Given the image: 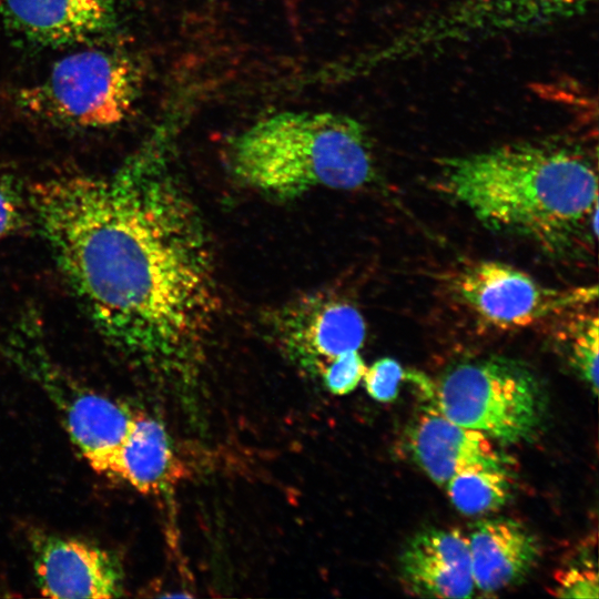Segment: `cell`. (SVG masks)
Wrapping results in <instances>:
<instances>
[{"instance_id": "11", "label": "cell", "mask_w": 599, "mask_h": 599, "mask_svg": "<svg viewBox=\"0 0 599 599\" xmlns=\"http://www.w3.org/2000/svg\"><path fill=\"white\" fill-rule=\"evenodd\" d=\"M485 434L446 417L433 403L409 424L406 448L417 466L437 485L474 468L510 469L511 458Z\"/></svg>"}, {"instance_id": "18", "label": "cell", "mask_w": 599, "mask_h": 599, "mask_svg": "<svg viewBox=\"0 0 599 599\" xmlns=\"http://www.w3.org/2000/svg\"><path fill=\"white\" fill-rule=\"evenodd\" d=\"M405 372L400 364L389 357L374 362L363 376L364 386L368 395L377 402H393L397 395Z\"/></svg>"}, {"instance_id": "12", "label": "cell", "mask_w": 599, "mask_h": 599, "mask_svg": "<svg viewBox=\"0 0 599 599\" xmlns=\"http://www.w3.org/2000/svg\"><path fill=\"white\" fill-rule=\"evenodd\" d=\"M399 577L414 596L473 597L475 583L467 537L458 529L418 531L400 552Z\"/></svg>"}, {"instance_id": "13", "label": "cell", "mask_w": 599, "mask_h": 599, "mask_svg": "<svg viewBox=\"0 0 599 599\" xmlns=\"http://www.w3.org/2000/svg\"><path fill=\"white\" fill-rule=\"evenodd\" d=\"M467 540L475 587L487 593L518 585L541 555L536 536L506 517L477 521Z\"/></svg>"}, {"instance_id": "14", "label": "cell", "mask_w": 599, "mask_h": 599, "mask_svg": "<svg viewBox=\"0 0 599 599\" xmlns=\"http://www.w3.org/2000/svg\"><path fill=\"white\" fill-rule=\"evenodd\" d=\"M184 475L185 468L164 425L135 412L116 454L113 479L143 495L161 496L171 493Z\"/></svg>"}, {"instance_id": "4", "label": "cell", "mask_w": 599, "mask_h": 599, "mask_svg": "<svg viewBox=\"0 0 599 599\" xmlns=\"http://www.w3.org/2000/svg\"><path fill=\"white\" fill-rule=\"evenodd\" d=\"M142 70L120 48L88 44L57 60L38 81L18 89L14 105L29 118L77 130L122 124L142 89Z\"/></svg>"}, {"instance_id": "8", "label": "cell", "mask_w": 599, "mask_h": 599, "mask_svg": "<svg viewBox=\"0 0 599 599\" xmlns=\"http://www.w3.org/2000/svg\"><path fill=\"white\" fill-rule=\"evenodd\" d=\"M266 324L292 359L318 374L335 357L358 351L366 337V323L358 308L324 293L297 297L274 308Z\"/></svg>"}, {"instance_id": "16", "label": "cell", "mask_w": 599, "mask_h": 599, "mask_svg": "<svg viewBox=\"0 0 599 599\" xmlns=\"http://www.w3.org/2000/svg\"><path fill=\"white\" fill-rule=\"evenodd\" d=\"M598 317L576 314L565 319L557 332V339L564 346L572 368L590 386L593 395L598 392Z\"/></svg>"}, {"instance_id": "20", "label": "cell", "mask_w": 599, "mask_h": 599, "mask_svg": "<svg viewBox=\"0 0 599 599\" xmlns=\"http://www.w3.org/2000/svg\"><path fill=\"white\" fill-rule=\"evenodd\" d=\"M554 595L562 598H598V573L589 562L571 565L556 576Z\"/></svg>"}, {"instance_id": "19", "label": "cell", "mask_w": 599, "mask_h": 599, "mask_svg": "<svg viewBox=\"0 0 599 599\" xmlns=\"http://www.w3.org/2000/svg\"><path fill=\"white\" fill-rule=\"evenodd\" d=\"M28 213V196L24 200L16 184L0 175V241L21 230Z\"/></svg>"}, {"instance_id": "15", "label": "cell", "mask_w": 599, "mask_h": 599, "mask_svg": "<svg viewBox=\"0 0 599 599\" xmlns=\"http://www.w3.org/2000/svg\"><path fill=\"white\" fill-rule=\"evenodd\" d=\"M510 469L474 468L460 471L446 484L447 495L460 512L481 515L502 507L512 493Z\"/></svg>"}, {"instance_id": "1", "label": "cell", "mask_w": 599, "mask_h": 599, "mask_svg": "<svg viewBox=\"0 0 599 599\" xmlns=\"http://www.w3.org/2000/svg\"><path fill=\"white\" fill-rule=\"evenodd\" d=\"M106 175L33 183L30 213L97 331L129 364L192 373L221 312L215 260L164 136Z\"/></svg>"}, {"instance_id": "9", "label": "cell", "mask_w": 599, "mask_h": 599, "mask_svg": "<svg viewBox=\"0 0 599 599\" xmlns=\"http://www.w3.org/2000/svg\"><path fill=\"white\" fill-rule=\"evenodd\" d=\"M33 580L49 598H116L123 566L112 551L83 538L31 528L27 536Z\"/></svg>"}, {"instance_id": "7", "label": "cell", "mask_w": 599, "mask_h": 599, "mask_svg": "<svg viewBox=\"0 0 599 599\" xmlns=\"http://www.w3.org/2000/svg\"><path fill=\"white\" fill-rule=\"evenodd\" d=\"M457 297L483 322L498 328H520L593 302L596 285L554 288L502 262L467 265L453 278Z\"/></svg>"}, {"instance_id": "5", "label": "cell", "mask_w": 599, "mask_h": 599, "mask_svg": "<svg viewBox=\"0 0 599 599\" xmlns=\"http://www.w3.org/2000/svg\"><path fill=\"white\" fill-rule=\"evenodd\" d=\"M437 408L453 422L500 445L534 439L546 416V394L522 362L488 356L448 368L433 390Z\"/></svg>"}, {"instance_id": "2", "label": "cell", "mask_w": 599, "mask_h": 599, "mask_svg": "<svg viewBox=\"0 0 599 599\" xmlns=\"http://www.w3.org/2000/svg\"><path fill=\"white\" fill-rule=\"evenodd\" d=\"M445 189L485 225L564 247L589 222L597 234L598 179L581 152L516 143L441 163Z\"/></svg>"}, {"instance_id": "6", "label": "cell", "mask_w": 599, "mask_h": 599, "mask_svg": "<svg viewBox=\"0 0 599 599\" xmlns=\"http://www.w3.org/2000/svg\"><path fill=\"white\" fill-rule=\"evenodd\" d=\"M3 351L48 396L87 464L113 479L116 454L135 412L84 386L59 367L45 349L38 318L31 314L12 327Z\"/></svg>"}, {"instance_id": "17", "label": "cell", "mask_w": 599, "mask_h": 599, "mask_svg": "<svg viewBox=\"0 0 599 599\" xmlns=\"http://www.w3.org/2000/svg\"><path fill=\"white\" fill-rule=\"evenodd\" d=\"M366 368L358 351H352L328 362L319 375L329 393L346 395L356 388L363 379Z\"/></svg>"}, {"instance_id": "3", "label": "cell", "mask_w": 599, "mask_h": 599, "mask_svg": "<svg viewBox=\"0 0 599 599\" xmlns=\"http://www.w3.org/2000/svg\"><path fill=\"white\" fill-rule=\"evenodd\" d=\"M227 155L238 182L280 200L316 189L358 190L376 176L366 129L337 112L273 113L238 133Z\"/></svg>"}, {"instance_id": "10", "label": "cell", "mask_w": 599, "mask_h": 599, "mask_svg": "<svg viewBox=\"0 0 599 599\" xmlns=\"http://www.w3.org/2000/svg\"><path fill=\"white\" fill-rule=\"evenodd\" d=\"M3 28L40 48L79 47L119 29L116 0H0Z\"/></svg>"}]
</instances>
